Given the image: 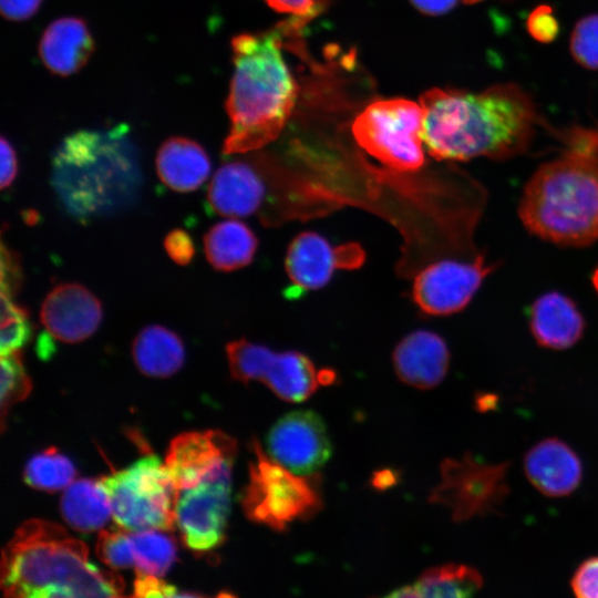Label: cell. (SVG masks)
<instances>
[{
  "label": "cell",
  "instance_id": "cell-39",
  "mask_svg": "<svg viewBox=\"0 0 598 598\" xmlns=\"http://www.w3.org/2000/svg\"><path fill=\"white\" fill-rule=\"evenodd\" d=\"M413 6L425 14L436 16L448 12L457 0H410Z\"/></svg>",
  "mask_w": 598,
  "mask_h": 598
},
{
  "label": "cell",
  "instance_id": "cell-10",
  "mask_svg": "<svg viewBox=\"0 0 598 598\" xmlns=\"http://www.w3.org/2000/svg\"><path fill=\"white\" fill-rule=\"evenodd\" d=\"M236 450V441L223 431L185 432L171 441L165 465L181 492L231 478Z\"/></svg>",
  "mask_w": 598,
  "mask_h": 598
},
{
  "label": "cell",
  "instance_id": "cell-42",
  "mask_svg": "<svg viewBox=\"0 0 598 598\" xmlns=\"http://www.w3.org/2000/svg\"><path fill=\"white\" fill-rule=\"evenodd\" d=\"M591 280H592L594 288L598 293V267L595 269Z\"/></svg>",
  "mask_w": 598,
  "mask_h": 598
},
{
  "label": "cell",
  "instance_id": "cell-27",
  "mask_svg": "<svg viewBox=\"0 0 598 598\" xmlns=\"http://www.w3.org/2000/svg\"><path fill=\"white\" fill-rule=\"evenodd\" d=\"M75 475L73 463L54 447L31 457L23 472L24 482L29 486L44 492L65 489Z\"/></svg>",
  "mask_w": 598,
  "mask_h": 598
},
{
  "label": "cell",
  "instance_id": "cell-29",
  "mask_svg": "<svg viewBox=\"0 0 598 598\" xmlns=\"http://www.w3.org/2000/svg\"><path fill=\"white\" fill-rule=\"evenodd\" d=\"M0 351L6 354L20 348L28 340L30 323L27 311L16 305L11 296L1 292Z\"/></svg>",
  "mask_w": 598,
  "mask_h": 598
},
{
  "label": "cell",
  "instance_id": "cell-1",
  "mask_svg": "<svg viewBox=\"0 0 598 598\" xmlns=\"http://www.w3.org/2000/svg\"><path fill=\"white\" fill-rule=\"evenodd\" d=\"M423 143L436 159L506 158L528 146L536 123L530 97L515 84L471 93L433 87L422 94Z\"/></svg>",
  "mask_w": 598,
  "mask_h": 598
},
{
  "label": "cell",
  "instance_id": "cell-43",
  "mask_svg": "<svg viewBox=\"0 0 598 598\" xmlns=\"http://www.w3.org/2000/svg\"><path fill=\"white\" fill-rule=\"evenodd\" d=\"M462 1L465 2V3L472 4V3H475V2H478V1H482V0H462Z\"/></svg>",
  "mask_w": 598,
  "mask_h": 598
},
{
  "label": "cell",
  "instance_id": "cell-30",
  "mask_svg": "<svg viewBox=\"0 0 598 598\" xmlns=\"http://www.w3.org/2000/svg\"><path fill=\"white\" fill-rule=\"evenodd\" d=\"M570 52L580 65L598 70V14L577 22L570 38Z\"/></svg>",
  "mask_w": 598,
  "mask_h": 598
},
{
  "label": "cell",
  "instance_id": "cell-31",
  "mask_svg": "<svg viewBox=\"0 0 598 598\" xmlns=\"http://www.w3.org/2000/svg\"><path fill=\"white\" fill-rule=\"evenodd\" d=\"M96 554L113 569L135 565L130 533L122 529L101 530L96 542Z\"/></svg>",
  "mask_w": 598,
  "mask_h": 598
},
{
  "label": "cell",
  "instance_id": "cell-9",
  "mask_svg": "<svg viewBox=\"0 0 598 598\" xmlns=\"http://www.w3.org/2000/svg\"><path fill=\"white\" fill-rule=\"evenodd\" d=\"M508 468L509 462L485 463L471 453L460 460L444 458L441 481L429 502L447 507L457 523L496 514L509 493Z\"/></svg>",
  "mask_w": 598,
  "mask_h": 598
},
{
  "label": "cell",
  "instance_id": "cell-16",
  "mask_svg": "<svg viewBox=\"0 0 598 598\" xmlns=\"http://www.w3.org/2000/svg\"><path fill=\"white\" fill-rule=\"evenodd\" d=\"M346 246L336 248L320 234L302 231L288 246L285 269L290 296L324 287L337 268L347 269Z\"/></svg>",
  "mask_w": 598,
  "mask_h": 598
},
{
  "label": "cell",
  "instance_id": "cell-17",
  "mask_svg": "<svg viewBox=\"0 0 598 598\" xmlns=\"http://www.w3.org/2000/svg\"><path fill=\"white\" fill-rule=\"evenodd\" d=\"M392 360L396 375L403 383L427 390L437 386L445 378L450 351L437 333L416 330L396 344Z\"/></svg>",
  "mask_w": 598,
  "mask_h": 598
},
{
  "label": "cell",
  "instance_id": "cell-11",
  "mask_svg": "<svg viewBox=\"0 0 598 598\" xmlns=\"http://www.w3.org/2000/svg\"><path fill=\"white\" fill-rule=\"evenodd\" d=\"M493 267L477 257L473 262L441 260L420 271L412 297L426 315L447 316L463 310Z\"/></svg>",
  "mask_w": 598,
  "mask_h": 598
},
{
  "label": "cell",
  "instance_id": "cell-22",
  "mask_svg": "<svg viewBox=\"0 0 598 598\" xmlns=\"http://www.w3.org/2000/svg\"><path fill=\"white\" fill-rule=\"evenodd\" d=\"M132 354L137 369L147 377L166 378L183 365L185 349L182 339L172 330L147 326L135 337Z\"/></svg>",
  "mask_w": 598,
  "mask_h": 598
},
{
  "label": "cell",
  "instance_id": "cell-40",
  "mask_svg": "<svg viewBox=\"0 0 598 598\" xmlns=\"http://www.w3.org/2000/svg\"><path fill=\"white\" fill-rule=\"evenodd\" d=\"M478 411H488L495 406L496 396L493 394H482L475 401Z\"/></svg>",
  "mask_w": 598,
  "mask_h": 598
},
{
  "label": "cell",
  "instance_id": "cell-5",
  "mask_svg": "<svg viewBox=\"0 0 598 598\" xmlns=\"http://www.w3.org/2000/svg\"><path fill=\"white\" fill-rule=\"evenodd\" d=\"M256 460L249 465V482L240 495L248 519L282 532L295 522L312 517L322 507L321 477L288 470L252 440Z\"/></svg>",
  "mask_w": 598,
  "mask_h": 598
},
{
  "label": "cell",
  "instance_id": "cell-19",
  "mask_svg": "<svg viewBox=\"0 0 598 598\" xmlns=\"http://www.w3.org/2000/svg\"><path fill=\"white\" fill-rule=\"evenodd\" d=\"M265 185L257 171L243 161L220 166L208 187L207 199L212 209L225 217H245L254 214L262 203Z\"/></svg>",
  "mask_w": 598,
  "mask_h": 598
},
{
  "label": "cell",
  "instance_id": "cell-32",
  "mask_svg": "<svg viewBox=\"0 0 598 598\" xmlns=\"http://www.w3.org/2000/svg\"><path fill=\"white\" fill-rule=\"evenodd\" d=\"M573 594L579 598H598V556L585 559L569 581Z\"/></svg>",
  "mask_w": 598,
  "mask_h": 598
},
{
  "label": "cell",
  "instance_id": "cell-15",
  "mask_svg": "<svg viewBox=\"0 0 598 598\" xmlns=\"http://www.w3.org/2000/svg\"><path fill=\"white\" fill-rule=\"evenodd\" d=\"M528 482L543 495L565 497L573 494L582 480V463L575 450L558 437H546L524 455Z\"/></svg>",
  "mask_w": 598,
  "mask_h": 598
},
{
  "label": "cell",
  "instance_id": "cell-33",
  "mask_svg": "<svg viewBox=\"0 0 598 598\" xmlns=\"http://www.w3.org/2000/svg\"><path fill=\"white\" fill-rule=\"evenodd\" d=\"M135 597H189L198 596L194 592L179 591L176 587L159 579L158 576L136 573L134 581Z\"/></svg>",
  "mask_w": 598,
  "mask_h": 598
},
{
  "label": "cell",
  "instance_id": "cell-20",
  "mask_svg": "<svg viewBox=\"0 0 598 598\" xmlns=\"http://www.w3.org/2000/svg\"><path fill=\"white\" fill-rule=\"evenodd\" d=\"M529 327L539 346L565 350L581 339L585 320L569 297L553 291L540 296L533 303Z\"/></svg>",
  "mask_w": 598,
  "mask_h": 598
},
{
  "label": "cell",
  "instance_id": "cell-34",
  "mask_svg": "<svg viewBox=\"0 0 598 598\" xmlns=\"http://www.w3.org/2000/svg\"><path fill=\"white\" fill-rule=\"evenodd\" d=\"M558 21L548 6L537 7L527 19V30L540 42L554 40L558 33Z\"/></svg>",
  "mask_w": 598,
  "mask_h": 598
},
{
  "label": "cell",
  "instance_id": "cell-12",
  "mask_svg": "<svg viewBox=\"0 0 598 598\" xmlns=\"http://www.w3.org/2000/svg\"><path fill=\"white\" fill-rule=\"evenodd\" d=\"M230 482L231 478L205 482L179 492L176 525L189 549L203 553L223 544L230 509Z\"/></svg>",
  "mask_w": 598,
  "mask_h": 598
},
{
  "label": "cell",
  "instance_id": "cell-21",
  "mask_svg": "<svg viewBox=\"0 0 598 598\" xmlns=\"http://www.w3.org/2000/svg\"><path fill=\"white\" fill-rule=\"evenodd\" d=\"M155 164L159 179L181 193L197 189L210 173V161L202 145L181 136L167 138L161 145Z\"/></svg>",
  "mask_w": 598,
  "mask_h": 598
},
{
  "label": "cell",
  "instance_id": "cell-14",
  "mask_svg": "<svg viewBox=\"0 0 598 598\" xmlns=\"http://www.w3.org/2000/svg\"><path fill=\"white\" fill-rule=\"evenodd\" d=\"M100 300L79 283H63L51 290L41 307L40 320L56 340L75 343L91 337L102 320Z\"/></svg>",
  "mask_w": 598,
  "mask_h": 598
},
{
  "label": "cell",
  "instance_id": "cell-7",
  "mask_svg": "<svg viewBox=\"0 0 598 598\" xmlns=\"http://www.w3.org/2000/svg\"><path fill=\"white\" fill-rule=\"evenodd\" d=\"M422 132L421 105L404 99L371 103L352 125L354 138L362 148L399 171H414L423 165Z\"/></svg>",
  "mask_w": 598,
  "mask_h": 598
},
{
  "label": "cell",
  "instance_id": "cell-6",
  "mask_svg": "<svg viewBox=\"0 0 598 598\" xmlns=\"http://www.w3.org/2000/svg\"><path fill=\"white\" fill-rule=\"evenodd\" d=\"M99 481L109 497L112 517L122 528L167 532L175 527L179 491L157 456L142 457Z\"/></svg>",
  "mask_w": 598,
  "mask_h": 598
},
{
  "label": "cell",
  "instance_id": "cell-18",
  "mask_svg": "<svg viewBox=\"0 0 598 598\" xmlns=\"http://www.w3.org/2000/svg\"><path fill=\"white\" fill-rule=\"evenodd\" d=\"M94 51V40L86 22L79 17L52 21L39 42L43 65L53 74L69 76L80 71Z\"/></svg>",
  "mask_w": 598,
  "mask_h": 598
},
{
  "label": "cell",
  "instance_id": "cell-26",
  "mask_svg": "<svg viewBox=\"0 0 598 598\" xmlns=\"http://www.w3.org/2000/svg\"><path fill=\"white\" fill-rule=\"evenodd\" d=\"M159 529L130 532L136 573L164 576L176 559V543Z\"/></svg>",
  "mask_w": 598,
  "mask_h": 598
},
{
  "label": "cell",
  "instance_id": "cell-13",
  "mask_svg": "<svg viewBox=\"0 0 598 598\" xmlns=\"http://www.w3.org/2000/svg\"><path fill=\"white\" fill-rule=\"evenodd\" d=\"M267 450L288 470L308 475L326 464L332 446L322 419L313 411L300 410L277 420L268 432Z\"/></svg>",
  "mask_w": 598,
  "mask_h": 598
},
{
  "label": "cell",
  "instance_id": "cell-8",
  "mask_svg": "<svg viewBox=\"0 0 598 598\" xmlns=\"http://www.w3.org/2000/svg\"><path fill=\"white\" fill-rule=\"evenodd\" d=\"M226 353L230 374L244 383L258 380L287 402L307 400L320 385L334 379L331 371H318L301 352H274L266 346L245 339L227 343Z\"/></svg>",
  "mask_w": 598,
  "mask_h": 598
},
{
  "label": "cell",
  "instance_id": "cell-23",
  "mask_svg": "<svg viewBox=\"0 0 598 598\" xmlns=\"http://www.w3.org/2000/svg\"><path fill=\"white\" fill-rule=\"evenodd\" d=\"M484 584L482 574L465 564L448 563L424 570L416 581L395 589L390 597L463 598L476 594Z\"/></svg>",
  "mask_w": 598,
  "mask_h": 598
},
{
  "label": "cell",
  "instance_id": "cell-37",
  "mask_svg": "<svg viewBox=\"0 0 598 598\" xmlns=\"http://www.w3.org/2000/svg\"><path fill=\"white\" fill-rule=\"evenodd\" d=\"M43 0H0V10L3 18L21 22L33 17Z\"/></svg>",
  "mask_w": 598,
  "mask_h": 598
},
{
  "label": "cell",
  "instance_id": "cell-25",
  "mask_svg": "<svg viewBox=\"0 0 598 598\" xmlns=\"http://www.w3.org/2000/svg\"><path fill=\"white\" fill-rule=\"evenodd\" d=\"M61 514L72 528L85 533L101 529L112 517L104 488L91 478L73 481L64 489Z\"/></svg>",
  "mask_w": 598,
  "mask_h": 598
},
{
  "label": "cell",
  "instance_id": "cell-2",
  "mask_svg": "<svg viewBox=\"0 0 598 598\" xmlns=\"http://www.w3.org/2000/svg\"><path fill=\"white\" fill-rule=\"evenodd\" d=\"M0 586L6 597H120V575L89 561L86 545L56 523L23 522L2 549Z\"/></svg>",
  "mask_w": 598,
  "mask_h": 598
},
{
  "label": "cell",
  "instance_id": "cell-4",
  "mask_svg": "<svg viewBox=\"0 0 598 598\" xmlns=\"http://www.w3.org/2000/svg\"><path fill=\"white\" fill-rule=\"evenodd\" d=\"M518 215L529 233L556 245L598 240V157L574 150L540 165L524 187Z\"/></svg>",
  "mask_w": 598,
  "mask_h": 598
},
{
  "label": "cell",
  "instance_id": "cell-41",
  "mask_svg": "<svg viewBox=\"0 0 598 598\" xmlns=\"http://www.w3.org/2000/svg\"><path fill=\"white\" fill-rule=\"evenodd\" d=\"M391 477H392V474L389 471L381 472L379 475H375L373 483L379 488H383L385 486H389L391 483H393V480Z\"/></svg>",
  "mask_w": 598,
  "mask_h": 598
},
{
  "label": "cell",
  "instance_id": "cell-35",
  "mask_svg": "<svg viewBox=\"0 0 598 598\" xmlns=\"http://www.w3.org/2000/svg\"><path fill=\"white\" fill-rule=\"evenodd\" d=\"M164 247L173 261L185 266L195 255V247L189 235L182 229H174L164 239Z\"/></svg>",
  "mask_w": 598,
  "mask_h": 598
},
{
  "label": "cell",
  "instance_id": "cell-3",
  "mask_svg": "<svg viewBox=\"0 0 598 598\" xmlns=\"http://www.w3.org/2000/svg\"><path fill=\"white\" fill-rule=\"evenodd\" d=\"M241 33L233 38L234 73L226 111L230 128L226 155L258 150L276 140L297 97V83L281 54V32Z\"/></svg>",
  "mask_w": 598,
  "mask_h": 598
},
{
  "label": "cell",
  "instance_id": "cell-36",
  "mask_svg": "<svg viewBox=\"0 0 598 598\" xmlns=\"http://www.w3.org/2000/svg\"><path fill=\"white\" fill-rule=\"evenodd\" d=\"M274 10L291 14L299 22H306L319 13L321 0H265Z\"/></svg>",
  "mask_w": 598,
  "mask_h": 598
},
{
  "label": "cell",
  "instance_id": "cell-24",
  "mask_svg": "<svg viewBox=\"0 0 598 598\" xmlns=\"http://www.w3.org/2000/svg\"><path fill=\"white\" fill-rule=\"evenodd\" d=\"M258 239L243 221L228 219L217 223L204 236L208 262L219 271H234L249 265L256 254Z\"/></svg>",
  "mask_w": 598,
  "mask_h": 598
},
{
  "label": "cell",
  "instance_id": "cell-38",
  "mask_svg": "<svg viewBox=\"0 0 598 598\" xmlns=\"http://www.w3.org/2000/svg\"><path fill=\"white\" fill-rule=\"evenodd\" d=\"M0 150H1L0 185H1V189H4L13 183L17 176L18 161H17V154L12 144L4 136H1Z\"/></svg>",
  "mask_w": 598,
  "mask_h": 598
},
{
  "label": "cell",
  "instance_id": "cell-28",
  "mask_svg": "<svg viewBox=\"0 0 598 598\" xmlns=\"http://www.w3.org/2000/svg\"><path fill=\"white\" fill-rule=\"evenodd\" d=\"M1 430H4L6 415L9 409L24 400L32 383L22 363L20 350L1 354Z\"/></svg>",
  "mask_w": 598,
  "mask_h": 598
}]
</instances>
